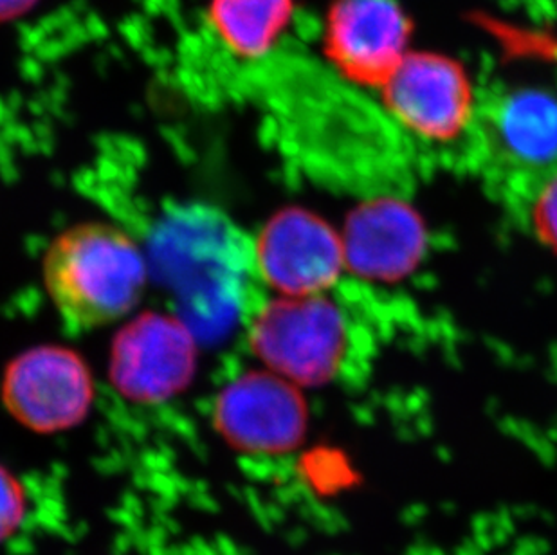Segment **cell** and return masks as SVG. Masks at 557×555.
I'll return each instance as SVG.
<instances>
[{"label":"cell","instance_id":"1","mask_svg":"<svg viewBox=\"0 0 557 555\" xmlns=\"http://www.w3.org/2000/svg\"><path fill=\"white\" fill-rule=\"evenodd\" d=\"M150 271L166 285L195 335L224 331L246 307L252 247L205 208L177 211L153 236Z\"/></svg>","mask_w":557,"mask_h":555},{"label":"cell","instance_id":"2","mask_svg":"<svg viewBox=\"0 0 557 555\" xmlns=\"http://www.w3.org/2000/svg\"><path fill=\"white\" fill-rule=\"evenodd\" d=\"M148 276L141 247L109 222L71 225L44 252V287L73 332L95 331L125 318L139 304Z\"/></svg>","mask_w":557,"mask_h":555},{"label":"cell","instance_id":"3","mask_svg":"<svg viewBox=\"0 0 557 555\" xmlns=\"http://www.w3.org/2000/svg\"><path fill=\"white\" fill-rule=\"evenodd\" d=\"M468 163L507 205L523 210L531 195L557 173V96L540 87L485 96Z\"/></svg>","mask_w":557,"mask_h":555},{"label":"cell","instance_id":"4","mask_svg":"<svg viewBox=\"0 0 557 555\" xmlns=\"http://www.w3.org/2000/svg\"><path fill=\"white\" fill-rule=\"evenodd\" d=\"M248 334L265 370L298 388L345 375L361 343L359 321L329 293L263 301L249 316Z\"/></svg>","mask_w":557,"mask_h":555},{"label":"cell","instance_id":"5","mask_svg":"<svg viewBox=\"0 0 557 555\" xmlns=\"http://www.w3.org/2000/svg\"><path fill=\"white\" fill-rule=\"evenodd\" d=\"M383 111L416 148H460L468 161L480 101L457 62L433 53H408L381 87Z\"/></svg>","mask_w":557,"mask_h":555},{"label":"cell","instance_id":"6","mask_svg":"<svg viewBox=\"0 0 557 555\" xmlns=\"http://www.w3.org/2000/svg\"><path fill=\"white\" fill-rule=\"evenodd\" d=\"M95 397L89 365L62 345L21 351L5 367L0 383L5 411L35 435H59L84 424Z\"/></svg>","mask_w":557,"mask_h":555},{"label":"cell","instance_id":"7","mask_svg":"<svg viewBox=\"0 0 557 555\" xmlns=\"http://www.w3.org/2000/svg\"><path fill=\"white\" fill-rule=\"evenodd\" d=\"M211 422L238 455L280 458L300 447L309 428L306 398L276 373L248 372L219 392Z\"/></svg>","mask_w":557,"mask_h":555},{"label":"cell","instance_id":"8","mask_svg":"<svg viewBox=\"0 0 557 555\" xmlns=\"http://www.w3.org/2000/svg\"><path fill=\"white\" fill-rule=\"evenodd\" d=\"M197 335L177 314L143 312L117 331L109 379L131 403L161 404L188 388L197 372Z\"/></svg>","mask_w":557,"mask_h":555},{"label":"cell","instance_id":"9","mask_svg":"<svg viewBox=\"0 0 557 555\" xmlns=\"http://www.w3.org/2000/svg\"><path fill=\"white\" fill-rule=\"evenodd\" d=\"M252 258L258 278L289 298L329 293L347 269L342 235L304 208L274 213L258 233Z\"/></svg>","mask_w":557,"mask_h":555},{"label":"cell","instance_id":"10","mask_svg":"<svg viewBox=\"0 0 557 555\" xmlns=\"http://www.w3.org/2000/svg\"><path fill=\"white\" fill-rule=\"evenodd\" d=\"M410 24L397 0H337L325 48L343 78L381 89L406 57Z\"/></svg>","mask_w":557,"mask_h":555},{"label":"cell","instance_id":"11","mask_svg":"<svg viewBox=\"0 0 557 555\" xmlns=\"http://www.w3.org/2000/svg\"><path fill=\"white\" fill-rule=\"evenodd\" d=\"M345 268L372 282H395L417 269L428 246L421 217L403 195H373L348 215Z\"/></svg>","mask_w":557,"mask_h":555},{"label":"cell","instance_id":"12","mask_svg":"<svg viewBox=\"0 0 557 555\" xmlns=\"http://www.w3.org/2000/svg\"><path fill=\"white\" fill-rule=\"evenodd\" d=\"M293 13L295 0H211L208 24L226 53L257 62L278 48Z\"/></svg>","mask_w":557,"mask_h":555},{"label":"cell","instance_id":"13","mask_svg":"<svg viewBox=\"0 0 557 555\" xmlns=\"http://www.w3.org/2000/svg\"><path fill=\"white\" fill-rule=\"evenodd\" d=\"M32 513L27 488L10 467L0 464V545L13 540Z\"/></svg>","mask_w":557,"mask_h":555},{"label":"cell","instance_id":"14","mask_svg":"<svg viewBox=\"0 0 557 555\" xmlns=\"http://www.w3.org/2000/svg\"><path fill=\"white\" fill-rule=\"evenodd\" d=\"M520 213L531 224L532 235L557 255V173L531 195Z\"/></svg>","mask_w":557,"mask_h":555},{"label":"cell","instance_id":"15","mask_svg":"<svg viewBox=\"0 0 557 555\" xmlns=\"http://www.w3.org/2000/svg\"><path fill=\"white\" fill-rule=\"evenodd\" d=\"M37 0H0V21L24 15Z\"/></svg>","mask_w":557,"mask_h":555}]
</instances>
